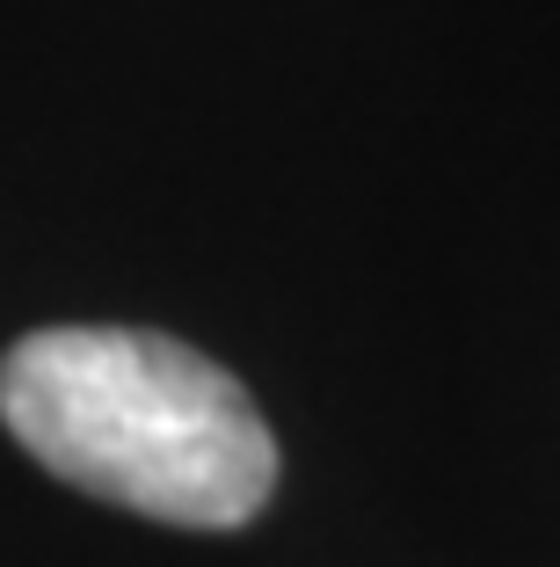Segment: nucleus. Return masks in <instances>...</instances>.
<instances>
[{
	"mask_svg": "<svg viewBox=\"0 0 560 567\" xmlns=\"http://www.w3.org/2000/svg\"><path fill=\"white\" fill-rule=\"evenodd\" d=\"M0 422L44 473L132 517L233 532L277 487L247 385L146 328H37L0 357Z\"/></svg>",
	"mask_w": 560,
	"mask_h": 567,
	"instance_id": "1",
	"label": "nucleus"
}]
</instances>
